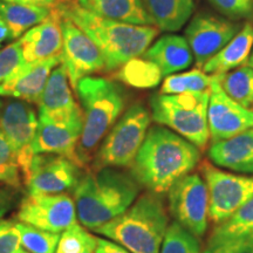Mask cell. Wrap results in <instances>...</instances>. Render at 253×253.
I'll return each mask as SVG.
<instances>
[{
    "label": "cell",
    "mask_w": 253,
    "mask_h": 253,
    "mask_svg": "<svg viewBox=\"0 0 253 253\" xmlns=\"http://www.w3.org/2000/svg\"><path fill=\"white\" fill-rule=\"evenodd\" d=\"M201 150L163 126L150 128L131 164V175L153 194H164L195 169Z\"/></svg>",
    "instance_id": "1"
},
{
    "label": "cell",
    "mask_w": 253,
    "mask_h": 253,
    "mask_svg": "<svg viewBox=\"0 0 253 253\" xmlns=\"http://www.w3.org/2000/svg\"><path fill=\"white\" fill-rule=\"evenodd\" d=\"M72 20L96 43L102 53L106 71H116L130 59L142 56L149 48L160 30L112 20L82 7L77 0H65L54 8Z\"/></svg>",
    "instance_id": "2"
},
{
    "label": "cell",
    "mask_w": 253,
    "mask_h": 253,
    "mask_svg": "<svg viewBox=\"0 0 253 253\" xmlns=\"http://www.w3.org/2000/svg\"><path fill=\"white\" fill-rule=\"evenodd\" d=\"M140 186L131 173L116 168H102L86 173L74 188L79 221L93 231L104 225L134 203Z\"/></svg>",
    "instance_id": "3"
},
{
    "label": "cell",
    "mask_w": 253,
    "mask_h": 253,
    "mask_svg": "<svg viewBox=\"0 0 253 253\" xmlns=\"http://www.w3.org/2000/svg\"><path fill=\"white\" fill-rule=\"evenodd\" d=\"M75 90L84 114V126L77 149L79 161L84 167L93 160L100 142L118 122L125 108L126 97L121 86L100 77L84 78Z\"/></svg>",
    "instance_id": "4"
},
{
    "label": "cell",
    "mask_w": 253,
    "mask_h": 253,
    "mask_svg": "<svg viewBox=\"0 0 253 253\" xmlns=\"http://www.w3.org/2000/svg\"><path fill=\"white\" fill-rule=\"evenodd\" d=\"M169 218L160 195L147 192L125 212L94 230L131 253H160Z\"/></svg>",
    "instance_id": "5"
},
{
    "label": "cell",
    "mask_w": 253,
    "mask_h": 253,
    "mask_svg": "<svg viewBox=\"0 0 253 253\" xmlns=\"http://www.w3.org/2000/svg\"><path fill=\"white\" fill-rule=\"evenodd\" d=\"M210 90L190 94H156L151 97V119L204 150L210 140L208 106Z\"/></svg>",
    "instance_id": "6"
},
{
    "label": "cell",
    "mask_w": 253,
    "mask_h": 253,
    "mask_svg": "<svg viewBox=\"0 0 253 253\" xmlns=\"http://www.w3.org/2000/svg\"><path fill=\"white\" fill-rule=\"evenodd\" d=\"M151 116L143 104H132L113 126L95 156V170L130 167L149 130Z\"/></svg>",
    "instance_id": "7"
},
{
    "label": "cell",
    "mask_w": 253,
    "mask_h": 253,
    "mask_svg": "<svg viewBox=\"0 0 253 253\" xmlns=\"http://www.w3.org/2000/svg\"><path fill=\"white\" fill-rule=\"evenodd\" d=\"M201 171L209 194V218L220 224L253 198V176L221 171L209 162H203Z\"/></svg>",
    "instance_id": "8"
},
{
    "label": "cell",
    "mask_w": 253,
    "mask_h": 253,
    "mask_svg": "<svg viewBox=\"0 0 253 253\" xmlns=\"http://www.w3.org/2000/svg\"><path fill=\"white\" fill-rule=\"evenodd\" d=\"M38 128V114L34 106L21 100L8 99L0 112V130L11 144L26 183L33 158V142Z\"/></svg>",
    "instance_id": "9"
},
{
    "label": "cell",
    "mask_w": 253,
    "mask_h": 253,
    "mask_svg": "<svg viewBox=\"0 0 253 253\" xmlns=\"http://www.w3.org/2000/svg\"><path fill=\"white\" fill-rule=\"evenodd\" d=\"M169 210L177 223L196 237L208 229L209 194L205 181L197 173L179 178L169 191Z\"/></svg>",
    "instance_id": "10"
},
{
    "label": "cell",
    "mask_w": 253,
    "mask_h": 253,
    "mask_svg": "<svg viewBox=\"0 0 253 253\" xmlns=\"http://www.w3.org/2000/svg\"><path fill=\"white\" fill-rule=\"evenodd\" d=\"M62 65L66 67L73 89L79 81L94 73L104 71L106 62L99 47L69 19L61 17Z\"/></svg>",
    "instance_id": "11"
},
{
    "label": "cell",
    "mask_w": 253,
    "mask_h": 253,
    "mask_svg": "<svg viewBox=\"0 0 253 253\" xmlns=\"http://www.w3.org/2000/svg\"><path fill=\"white\" fill-rule=\"evenodd\" d=\"M18 219L38 229L62 233L78 223L75 202L67 194H28L19 207Z\"/></svg>",
    "instance_id": "12"
},
{
    "label": "cell",
    "mask_w": 253,
    "mask_h": 253,
    "mask_svg": "<svg viewBox=\"0 0 253 253\" xmlns=\"http://www.w3.org/2000/svg\"><path fill=\"white\" fill-rule=\"evenodd\" d=\"M243 25L244 24H240L239 21L205 12L194 15L185 30V39L197 67L202 68L208 60L217 54L233 37H236Z\"/></svg>",
    "instance_id": "13"
},
{
    "label": "cell",
    "mask_w": 253,
    "mask_h": 253,
    "mask_svg": "<svg viewBox=\"0 0 253 253\" xmlns=\"http://www.w3.org/2000/svg\"><path fill=\"white\" fill-rule=\"evenodd\" d=\"M208 125L212 143L227 140L253 128V110L240 106L212 77L208 106Z\"/></svg>",
    "instance_id": "14"
},
{
    "label": "cell",
    "mask_w": 253,
    "mask_h": 253,
    "mask_svg": "<svg viewBox=\"0 0 253 253\" xmlns=\"http://www.w3.org/2000/svg\"><path fill=\"white\" fill-rule=\"evenodd\" d=\"M80 167L68 158L52 154L36 155L25 184L31 195H58L75 188Z\"/></svg>",
    "instance_id": "15"
},
{
    "label": "cell",
    "mask_w": 253,
    "mask_h": 253,
    "mask_svg": "<svg viewBox=\"0 0 253 253\" xmlns=\"http://www.w3.org/2000/svg\"><path fill=\"white\" fill-rule=\"evenodd\" d=\"M62 63L61 54L25 62L12 77L0 84V96L38 104L53 69Z\"/></svg>",
    "instance_id": "16"
},
{
    "label": "cell",
    "mask_w": 253,
    "mask_h": 253,
    "mask_svg": "<svg viewBox=\"0 0 253 253\" xmlns=\"http://www.w3.org/2000/svg\"><path fill=\"white\" fill-rule=\"evenodd\" d=\"M84 122H61L38 115V128L33 142L36 155L52 154L66 157L80 168L77 149Z\"/></svg>",
    "instance_id": "17"
},
{
    "label": "cell",
    "mask_w": 253,
    "mask_h": 253,
    "mask_svg": "<svg viewBox=\"0 0 253 253\" xmlns=\"http://www.w3.org/2000/svg\"><path fill=\"white\" fill-rule=\"evenodd\" d=\"M38 107V115L54 121L84 122L82 109L73 96L67 71L62 63L53 69Z\"/></svg>",
    "instance_id": "18"
},
{
    "label": "cell",
    "mask_w": 253,
    "mask_h": 253,
    "mask_svg": "<svg viewBox=\"0 0 253 253\" xmlns=\"http://www.w3.org/2000/svg\"><path fill=\"white\" fill-rule=\"evenodd\" d=\"M60 20V14L53 8L52 14L45 21L32 27L19 38L25 62L39 61L61 54L62 31Z\"/></svg>",
    "instance_id": "19"
},
{
    "label": "cell",
    "mask_w": 253,
    "mask_h": 253,
    "mask_svg": "<svg viewBox=\"0 0 253 253\" xmlns=\"http://www.w3.org/2000/svg\"><path fill=\"white\" fill-rule=\"evenodd\" d=\"M210 161L220 168L240 173H253V128L211 144Z\"/></svg>",
    "instance_id": "20"
},
{
    "label": "cell",
    "mask_w": 253,
    "mask_h": 253,
    "mask_svg": "<svg viewBox=\"0 0 253 253\" xmlns=\"http://www.w3.org/2000/svg\"><path fill=\"white\" fill-rule=\"evenodd\" d=\"M142 56L157 65L163 77L184 71L194 61L188 41L185 38L176 34L161 37Z\"/></svg>",
    "instance_id": "21"
},
{
    "label": "cell",
    "mask_w": 253,
    "mask_h": 253,
    "mask_svg": "<svg viewBox=\"0 0 253 253\" xmlns=\"http://www.w3.org/2000/svg\"><path fill=\"white\" fill-rule=\"evenodd\" d=\"M253 47V23L245 21L242 30L217 54L202 67L204 73L214 77L229 73L248 63Z\"/></svg>",
    "instance_id": "22"
},
{
    "label": "cell",
    "mask_w": 253,
    "mask_h": 253,
    "mask_svg": "<svg viewBox=\"0 0 253 253\" xmlns=\"http://www.w3.org/2000/svg\"><path fill=\"white\" fill-rule=\"evenodd\" d=\"M153 25L163 32H177L191 19L195 0H142Z\"/></svg>",
    "instance_id": "23"
},
{
    "label": "cell",
    "mask_w": 253,
    "mask_h": 253,
    "mask_svg": "<svg viewBox=\"0 0 253 253\" xmlns=\"http://www.w3.org/2000/svg\"><path fill=\"white\" fill-rule=\"evenodd\" d=\"M82 7L100 17L122 23L154 26L142 0H77Z\"/></svg>",
    "instance_id": "24"
},
{
    "label": "cell",
    "mask_w": 253,
    "mask_h": 253,
    "mask_svg": "<svg viewBox=\"0 0 253 253\" xmlns=\"http://www.w3.org/2000/svg\"><path fill=\"white\" fill-rule=\"evenodd\" d=\"M53 8L0 0V17L7 25L11 39L21 38L28 30L45 21Z\"/></svg>",
    "instance_id": "25"
},
{
    "label": "cell",
    "mask_w": 253,
    "mask_h": 253,
    "mask_svg": "<svg viewBox=\"0 0 253 253\" xmlns=\"http://www.w3.org/2000/svg\"><path fill=\"white\" fill-rule=\"evenodd\" d=\"M253 239V198L230 218L217 224L207 246Z\"/></svg>",
    "instance_id": "26"
},
{
    "label": "cell",
    "mask_w": 253,
    "mask_h": 253,
    "mask_svg": "<svg viewBox=\"0 0 253 253\" xmlns=\"http://www.w3.org/2000/svg\"><path fill=\"white\" fill-rule=\"evenodd\" d=\"M115 78L130 87L149 89L160 84L163 75L161 69L153 61L137 56L116 69Z\"/></svg>",
    "instance_id": "27"
},
{
    "label": "cell",
    "mask_w": 253,
    "mask_h": 253,
    "mask_svg": "<svg viewBox=\"0 0 253 253\" xmlns=\"http://www.w3.org/2000/svg\"><path fill=\"white\" fill-rule=\"evenodd\" d=\"M223 90L245 108L253 107V69L248 65L221 75H214Z\"/></svg>",
    "instance_id": "28"
},
{
    "label": "cell",
    "mask_w": 253,
    "mask_h": 253,
    "mask_svg": "<svg viewBox=\"0 0 253 253\" xmlns=\"http://www.w3.org/2000/svg\"><path fill=\"white\" fill-rule=\"evenodd\" d=\"M212 77L203 72L202 68L168 75L162 82L160 94H190L203 93L210 90Z\"/></svg>",
    "instance_id": "29"
},
{
    "label": "cell",
    "mask_w": 253,
    "mask_h": 253,
    "mask_svg": "<svg viewBox=\"0 0 253 253\" xmlns=\"http://www.w3.org/2000/svg\"><path fill=\"white\" fill-rule=\"evenodd\" d=\"M21 249L30 253H55L61 233H54L17 221Z\"/></svg>",
    "instance_id": "30"
},
{
    "label": "cell",
    "mask_w": 253,
    "mask_h": 253,
    "mask_svg": "<svg viewBox=\"0 0 253 253\" xmlns=\"http://www.w3.org/2000/svg\"><path fill=\"white\" fill-rule=\"evenodd\" d=\"M96 237L81 224H73L60 235L55 253H95Z\"/></svg>",
    "instance_id": "31"
},
{
    "label": "cell",
    "mask_w": 253,
    "mask_h": 253,
    "mask_svg": "<svg viewBox=\"0 0 253 253\" xmlns=\"http://www.w3.org/2000/svg\"><path fill=\"white\" fill-rule=\"evenodd\" d=\"M160 253H202L197 242V237L182 226L177 221H172L168 226L162 242Z\"/></svg>",
    "instance_id": "32"
},
{
    "label": "cell",
    "mask_w": 253,
    "mask_h": 253,
    "mask_svg": "<svg viewBox=\"0 0 253 253\" xmlns=\"http://www.w3.org/2000/svg\"><path fill=\"white\" fill-rule=\"evenodd\" d=\"M23 176L11 144L0 130V184L19 189Z\"/></svg>",
    "instance_id": "33"
},
{
    "label": "cell",
    "mask_w": 253,
    "mask_h": 253,
    "mask_svg": "<svg viewBox=\"0 0 253 253\" xmlns=\"http://www.w3.org/2000/svg\"><path fill=\"white\" fill-rule=\"evenodd\" d=\"M209 2L227 19L253 23V0H209Z\"/></svg>",
    "instance_id": "34"
},
{
    "label": "cell",
    "mask_w": 253,
    "mask_h": 253,
    "mask_svg": "<svg viewBox=\"0 0 253 253\" xmlns=\"http://www.w3.org/2000/svg\"><path fill=\"white\" fill-rule=\"evenodd\" d=\"M25 63L19 41L0 49V84L7 80Z\"/></svg>",
    "instance_id": "35"
},
{
    "label": "cell",
    "mask_w": 253,
    "mask_h": 253,
    "mask_svg": "<svg viewBox=\"0 0 253 253\" xmlns=\"http://www.w3.org/2000/svg\"><path fill=\"white\" fill-rule=\"evenodd\" d=\"M21 249L20 232L12 220L0 221V253H18Z\"/></svg>",
    "instance_id": "36"
},
{
    "label": "cell",
    "mask_w": 253,
    "mask_h": 253,
    "mask_svg": "<svg viewBox=\"0 0 253 253\" xmlns=\"http://www.w3.org/2000/svg\"><path fill=\"white\" fill-rule=\"evenodd\" d=\"M203 253H253V239L207 246Z\"/></svg>",
    "instance_id": "37"
},
{
    "label": "cell",
    "mask_w": 253,
    "mask_h": 253,
    "mask_svg": "<svg viewBox=\"0 0 253 253\" xmlns=\"http://www.w3.org/2000/svg\"><path fill=\"white\" fill-rule=\"evenodd\" d=\"M95 253H131L122 245L107 238L96 237V248Z\"/></svg>",
    "instance_id": "38"
},
{
    "label": "cell",
    "mask_w": 253,
    "mask_h": 253,
    "mask_svg": "<svg viewBox=\"0 0 253 253\" xmlns=\"http://www.w3.org/2000/svg\"><path fill=\"white\" fill-rule=\"evenodd\" d=\"M13 203V194L7 189H0V221Z\"/></svg>",
    "instance_id": "39"
},
{
    "label": "cell",
    "mask_w": 253,
    "mask_h": 253,
    "mask_svg": "<svg viewBox=\"0 0 253 253\" xmlns=\"http://www.w3.org/2000/svg\"><path fill=\"white\" fill-rule=\"evenodd\" d=\"M26 4L30 5H37V6H42V7H48V8H55L56 6L61 4L65 0H24Z\"/></svg>",
    "instance_id": "40"
},
{
    "label": "cell",
    "mask_w": 253,
    "mask_h": 253,
    "mask_svg": "<svg viewBox=\"0 0 253 253\" xmlns=\"http://www.w3.org/2000/svg\"><path fill=\"white\" fill-rule=\"evenodd\" d=\"M9 39H11V33H9L7 25L5 24L2 18L0 17V47H1V45L5 41H7Z\"/></svg>",
    "instance_id": "41"
},
{
    "label": "cell",
    "mask_w": 253,
    "mask_h": 253,
    "mask_svg": "<svg viewBox=\"0 0 253 253\" xmlns=\"http://www.w3.org/2000/svg\"><path fill=\"white\" fill-rule=\"evenodd\" d=\"M246 65L250 66L253 69V47H252V50H251V54L249 56V60H248V63Z\"/></svg>",
    "instance_id": "42"
},
{
    "label": "cell",
    "mask_w": 253,
    "mask_h": 253,
    "mask_svg": "<svg viewBox=\"0 0 253 253\" xmlns=\"http://www.w3.org/2000/svg\"><path fill=\"white\" fill-rule=\"evenodd\" d=\"M5 1H11V2H19V4H26V2H25L24 0H5ZM26 5H30V4H26Z\"/></svg>",
    "instance_id": "43"
},
{
    "label": "cell",
    "mask_w": 253,
    "mask_h": 253,
    "mask_svg": "<svg viewBox=\"0 0 253 253\" xmlns=\"http://www.w3.org/2000/svg\"><path fill=\"white\" fill-rule=\"evenodd\" d=\"M18 253H30V252L25 251V250H24V249H20V250H19V251H18Z\"/></svg>",
    "instance_id": "44"
},
{
    "label": "cell",
    "mask_w": 253,
    "mask_h": 253,
    "mask_svg": "<svg viewBox=\"0 0 253 253\" xmlns=\"http://www.w3.org/2000/svg\"><path fill=\"white\" fill-rule=\"evenodd\" d=\"M2 104H4V101H1V99H0V112H1V108H2Z\"/></svg>",
    "instance_id": "45"
}]
</instances>
